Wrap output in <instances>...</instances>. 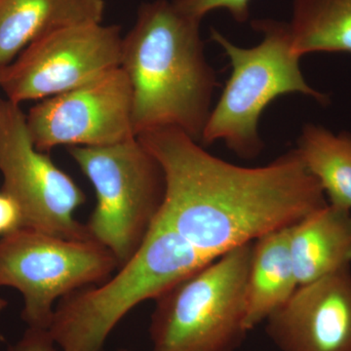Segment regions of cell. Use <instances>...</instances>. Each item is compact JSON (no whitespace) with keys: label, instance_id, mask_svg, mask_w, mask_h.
<instances>
[{"label":"cell","instance_id":"13","mask_svg":"<svg viewBox=\"0 0 351 351\" xmlns=\"http://www.w3.org/2000/svg\"><path fill=\"white\" fill-rule=\"evenodd\" d=\"M291 258L298 285L351 265V211L327 206L291 226Z\"/></svg>","mask_w":351,"mask_h":351},{"label":"cell","instance_id":"10","mask_svg":"<svg viewBox=\"0 0 351 351\" xmlns=\"http://www.w3.org/2000/svg\"><path fill=\"white\" fill-rule=\"evenodd\" d=\"M133 97L121 68L64 93L44 99L27 115V126L38 151L58 145L105 147L136 138Z\"/></svg>","mask_w":351,"mask_h":351},{"label":"cell","instance_id":"5","mask_svg":"<svg viewBox=\"0 0 351 351\" xmlns=\"http://www.w3.org/2000/svg\"><path fill=\"white\" fill-rule=\"evenodd\" d=\"M253 243L235 247L156 300L152 351H237L245 335Z\"/></svg>","mask_w":351,"mask_h":351},{"label":"cell","instance_id":"8","mask_svg":"<svg viewBox=\"0 0 351 351\" xmlns=\"http://www.w3.org/2000/svg\"><path fill=\"white\" fill-rule=\"evenodd\" d=\"M1 191L12 198L21 214V228L63 239L88 240L86 226L75 218L84 193L50 157L38 151L20 105L0 99Z\"/></svg>","mask_w":351,"mask_h":351},{"label":"cell","instance_id":"7","mask_svg":"<svg viewBox=\"0 0 351 351\" xmlns=\"http://www.w3.org/2000/svg\"><path fill=\"white\" fill-rule=\"evenodd\" d=\"M119 263L95 240H71L19 228L0 237V287L24 298L23 320L49 329L54 304L64 295L107 280Z\"/></svg>","mask_w":351,"mask_h":351},{"label":"cell","instance_id":"11","mask_svg":"<svg viewBox=\"0 0 351 351\" xmlns=\"http://www.w3.org/2000/svg\"><path fill=\"white\" fill-rule=\"evenodd\" d=\"M267 332L281 351H351V265L299 286Z\"/></svg>","mask_w":351,"mask_h":351},{"label":"cell","instance_id":"2","mask_svg":"<svg viewBox=\"0 0 351 351\" xmlns=\"http://www.w3.org/2000/svg\"><path fill=\"white\" fill-rule=\"evenodd\" d=\"M200 23L169 0L138 8L122 40L120 64L131 84L136 137L172 127L201 141L218 82L205 56Z\"/></svg>","mask_w":351,"mask_h":351},{"label":"cell","instance_id":"18","mask_svg":"<svg viewBox=\"0 0 351 351\" xmlns=\"http://www.w3.org/2000/svg\"><path fill=\"white\" fill-rule=\"evenodd\" d=\"M56 346L47 330L29 328L9 351H57Z\"/></svg>","mask_w":351,"mask_h":351},{"label":"cell","instance_id":"1","mask_svg":"<svg viewBox=\"0 0 351 351\" xmlns=\"http://www.w3.org/2000/svg\"><path fill=\"white\" fill-rule=\"evenodd\" d=\"M137 138L165 177L157 217L214 260L328 205L297 149L250 168L218 158L172 127L145 132Z\"/></svg>","mask_w":351,"mask_h":351},{"label":"cell","instance_id":"9","mask_svg":"<svg viewBox=\"0 0 351 351\" xmlns=\"http://www.w3.org/2000/svg\"><path fill=\"white\" fill-rule=\"evenodd\" d=\"M122 40L119 27L101 23L49 32L0 69V88L18 105L75 89L120 68Z\"/></svg>","mask_w":351,"mask_h":351},{"label":"cell","instance_id":"4","mask_svg":"<svg viewBox=\"0 0 351 351\" xmlns=\"http://www.w3.org/2000/svg\"><path fill=\"white\" fill-rule=\"evenodd\" d=\"M252 25L263 38L251 48L239 47L211 29V38L230 58L232 75L201 137L205 145L221 141L243 159L256 158L263 151L258 122L265 108L277 97L300 93L322 105L329 101L326 94L313 89L304 80L287 23L255 20Z\"/></svg>","mask_w":351,"mask_h":351},{"label":"cell","instance_id":"17","mask_svg":"<svg viewBox=\"0 0 351 351\" xmlns=\"http://www.w3.org/2000/svg\"><path fill=\"white\" fill-rule=\"evenodd\" d=\"M176 6L193 18L202 20L207 13L225 9L237 23H245L250 17L252 0H173Z\"/></svg>","mask_w":351,"mask_h":351},{"label":"cell","instance_id":"21","mask_svg":"<svg viewBox=\"0 0 351 351\" xmlns=\"http://www.w3.org/2000/svg\"><path fill=\"white\" fill-rule=\"evenodd\" d=\"M119 351H130V350H119Z\"/></svg>","mask_w":351,"mask_h":351},{"label":"cell","instance_id":"15","mask_svg":"<svg viewBox=\"0 0 351 351\" xmlns=\"http://www.w3.org/2000/svg\"><path fill=\"white\" fill-rule=\"evenodd\" d=\"M295 149L328 203L351 211V134L336 135L325 127L306 124Z\"/></svg>","mask_w":351,"mask_h":351},{"label":"cell","instance_id":"20","mask_svg":"<svg viewBox=\"0 0 351 351\" xmlns=\"http://www.w3.org/2000/svg\"><path fill=\"white\" fill-rule=\"evenodd\" d=\"M7 304H8V302H7L5 300L1 299V298H0V313H1V311L5 308Z\"/></svg>","mask_w":351,"mask_h":351},{"label":"cell","instance_id":"16","mask_svg":"<svg viewBox=\"0 0 351 351\" xmlns=\"http://www.w3.org/2000/svg\"><path fill=\"white\" fill-rule=\"evenodd\" d=\"M289 29L300 58L314 52L351 54V0H294Z\"/></svg>","mask_w":351,"mask_h":351},{"label":"cell","instance_id":"19","mask_svg":"<svg viewBox=\"0 0 351 351\" xmlns=\"http://www.w3.org/2000/svg\"><path fill=\"white\" fill-rule=\"evenodd\" d=\"M21 228L19 208L12 198L0 191V235L8 234Z\"/></svg>","mask_w":351,"mask_h":351},{"label":"cell","instance_id":"6","mask_svg":"<svg viewBox=\"0 0 351 351\" xmlns=\"http://www.w3.org/2000/svg\"><path fill=\"white\" fill-rule=\"evenodd\" d=\"M69 152L96 191L88 234L112 252L120 267L138 250L162 207V168L137 137Z\"/></svg>","mask_w":351,"mask_h":351},{"label":"cell","instance_id":"12","mask_svg":"<svg viewBox=\"0 0 351 351\" xmlns=\"http://www.w3.org/2000/svg\"><path fill=\"white\" fill-rule=\"evenodd\" d=\"M104 11V0H0V69L49 32L101 23Z\"/></svg>","mask_w":351,"mask_h":351},{"label":"cell","instance_id":"3","mask_svg":"<svg viewBox=\"0 0 351 351\" xmlns=\"http://www.w3.org/2000/svg\"><path fill=\"white\" fill-rule=\"evenodd\" d=\"M213 261L157 217L138 250L114 276L58 302L47 331L62 351H105L110 332L134 307L156 301Z\"/></svg>","mask_w":351,"mask_h":351},{"label":"cell","instance_id":"14","mask_svg":"<svg viewBox=\"0 0 351 351\" xmlns=\"http://www.w3.org/2000/svg\"><path fill=\"white\" fill-rule=\"evenodd\" d=\"M290 232L291 226L253 243L245 297L248 332L280 309L299 287L289 246Z\"/></svg>","mask_w":351,"mask_h":351}]
</instances>
